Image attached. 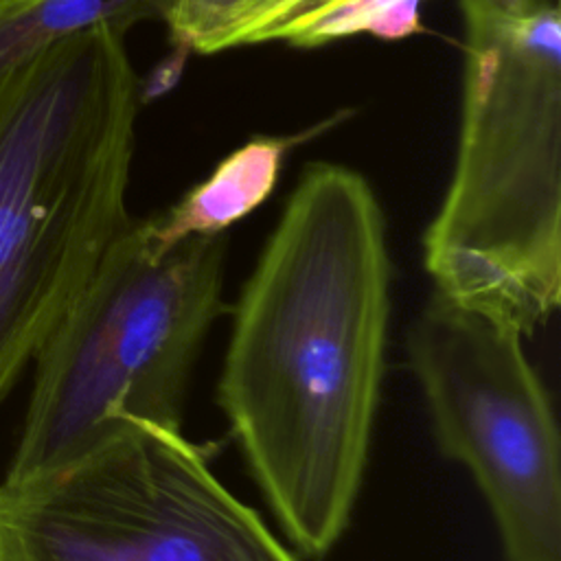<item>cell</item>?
Wrapping results in <instances>:
<instances>
[{"label": "cell", "mask_w": 561, "mask_h": 561, "mask_svg": "<svg viewBox=\"0 0 561 561\" xmlns=\"http://www.w3.org/2000/svg\"><path fill=\"white\" fill-rule=\"evenodd\" d=\"M460 11L456 167L423 263L438 296L526 337L561 302L559 0H460Z\"/></svg>", "instance_id": "3"}, {"label": "cell", "mask_w": 561, "mask_h": 561, "mask_svg": "<svg viewBox=\"0 0 561 561\" xmlns=\"http://www.w3.org/2000/svg\"><path fill=\"white\" fill-rule=\"evenodd\" d=\"M390 254L370 184L316 162L241 296L217 401L250 476L305 559L348 528L386 368Z\"/></svg>", "instance_id": "1"}, {"label": "cell", "mask_w": 561, "mask_h": 561, "mask_svg": "<svg viewBox=\"0 0 561 561\" xmlns=\"http://www.w3.org/2000/svg\"><path fill=\"white\" fill-rule=\"evenodd\" d=\"M256 0H167V20L178 46L197 53H219L224 35Z\"/></svg>", "instance_id": "10"}, {"label": "cell", "mask_w": 561, "mask_h": 561, "mask_svg": "<svg viewBox=\"0 0 561 561\" xmlns=\"http://www.w3.org/2000/svg\"><path fill=\"white\" fill-rule=\"evenodd\" d=\"M524 335L436 291L408 333L443 456L473 476L504 561H561V458L554 410Z\"/></svg>", "instance_id": "6"}, {"label": "cell", "mask_w": 561, "mask_h": 561, "mask_svg": "<svg viewBox=\"0 0 561 561\" xmlns=\"http://www.w3.org/2000/svg\"><path fill=\"white\" fill-rule=\"evenodd\" d=\"M39 0H0V22L7 20V18H13L18 15L20 11L37 4Z\"/></svg>", "instance_id": "12"}, {"label": "cell", "mask_w": 561, "mask_h": 561, "mask_svg": "<svg viewBox=\"0 0 561 561\" xmlns=\"http://www.w3.org/2000/svg\"><path fill=\"white\" fill-rule=\"evenodd\" d=\"M140 92L105 22L0 75V401L131 219Z\"/></svg>", "instance_id": "2"}, {"label": "cell", "mask_w": 561, "mask_h": 561, "mask_svg": "<svg viewBox=\"0 0 561 561\" xmlns=\"http://www.w3.org/2000/svg\"><path fill=\"white\" fill-rule=\"evenodd\" d=\"M287 147L285 138H254L232 151L175 206L147 217L153 239L173 245L188 237L224 234L270 197Z\"/></svg>", "instance_id": "7"}, {"label": "cell", "mask_w": 561, "mask_h": 561, "mask_svg": "<svg viewBox=\"0 0 561 561\" xmlns=\"http://www.w3.org/2000/svg\"><path fill=\"white\" fill-rule=\"evenodd\" d=\"M226 232L160 245L147 219H129L33 359L4 480L61 469L134 423L182 430L193 366L226 309Z\"/></svg>", "instance_id": "4"}, {"label": "cell", "mask_w": 561, "mask_h": 561, "mask_svg": "<svg viewBox=\"0 0 561 561\" xmlns=\"http://www.w3.org/2000/svg\"><path fill=\"white\" fill-rule=\"evenodd\" d=\"M421 2L423 0H344L320 13L289 44L313 48L357 33L401 39L419 33Z\"/></svg>", "instance_id": "9"}, {"label": "cell", "mask_w": 561, "mask_h": 561, "mask_svg": "<svg viewBox=\"0 0 561 561\" xmlns=\"http://www.w3.org/2000/svg\"><path fill=\"white\" fill-rule=\"evenodd\" d=\"M340 2L344 0H256L224 35L219 50L274 39L291 42L309 22Z\"/></svg>", "instance_id": "11"}, {"label": "cell", "mask_w": 561, "mask_h": 561, "mask_svg": "<svg viewBox=\"0 0 561 561\" xmlns=\"http://www.w3.org/2000/svg\"><path fill=\"white\" fill-rule=\"evenodd\" d=\"M164 2L167 0H39L0 22V75L53 42L94 24L105 22L127 33L138 22L162 18Z\"/></svg>", "instance_id": "8"}, {"label": "cell", "mask_w": 561, "mask_h": 561, "mask_svg": "<svg viewBox=\"0 0 561 561\" xmlns=\"http://www.w3.org/2000/svg\"><path fill=\"white\" fill-rule=\"evenodd\" d=\"M0 561H300L182 430L134 423L75 462L0 482Z\"/></svg>", "instance_id": "5"}]
</instances>
